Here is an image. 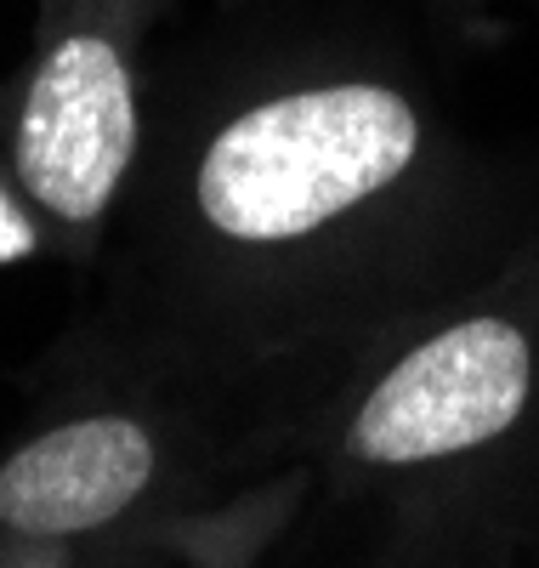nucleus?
<instances>
[{
  "instance_id": "f257e3e1",
  "label": "nucleus",
  "mask_w": 539,
  "mask_h": 568,
  "mask_svg": "<svg viewBox=\"0 0 539 568\" xmlns=\"http://www.w3.org/2000/svg\"><path fill=\"white\" fill-rule=\"evenodd\" d=\"M426 171L431 120L380 74H302L205 109L149 171L142 318L109 375L193 426L244 307L302 284L313 256L358 245Z\"/></svg>"
},
{
  "instance_id": "f03ea898",
  "label": "nucleus",
  "mask_w": 539,
  "mask_h": 568,
  "mask_svg": "<svg viewBox=\"0 0 539 568\" xmlns=\"http://www.w3.org/2000/svg\"><path fill=\"white\" fill-rule=\"evenodd\" d=\"M171 0H40L12 98V182L45 233L91 256L142 160L149 34Z\"/></svg>"
},
{
  "instance_id": "7ed1b4c3",
  "label": "nucleus",
  "mask_w": 539,
  "mask_h": 568,
  "mask_svg": "<svg viewBox=\"0 0 539 568\" xmlns=\"http://www.w3.org/2000/svg\"><path fill=\"white\" fill-rule=\"evenodd\" d=\"M539 393V342L511 307H477L386 353L340 409L335 460L375 484H431L506 444Z\"/></svg>"
},
{
  "instance_id": "20e7f679",
  "label": "nucleus",
  "mask_w": 539,
  "mask_h": 568,
  "mask_svg": "<svg viewBox=\"0 0 539 568\" xmlns=\"http://www.w3.org/2000/svg\"><path fill=\"white\" fill-rule=\"evenodd\" d=\"M205 455L193 426L109 393L63 409L0 455V540H91L182 489Z\"/></svg>"
},
{
  "instance_id": "39448f33",
  "label": "nucleus",
  "mask_w": 539,
  "mask_h": 568,
  "mask_svg": "<svg viewBox=\"0 0 539 568\" xmlns=\"http://www.w3.org/2000/svg\"><path fill=\"white\" fill-rule=\"evenodd\" d=\"M18 187V182H12ZM7 182H0V262H18L40 245V227H34V211L23 194H12Z\"/></svg>"
}]
</instances>
